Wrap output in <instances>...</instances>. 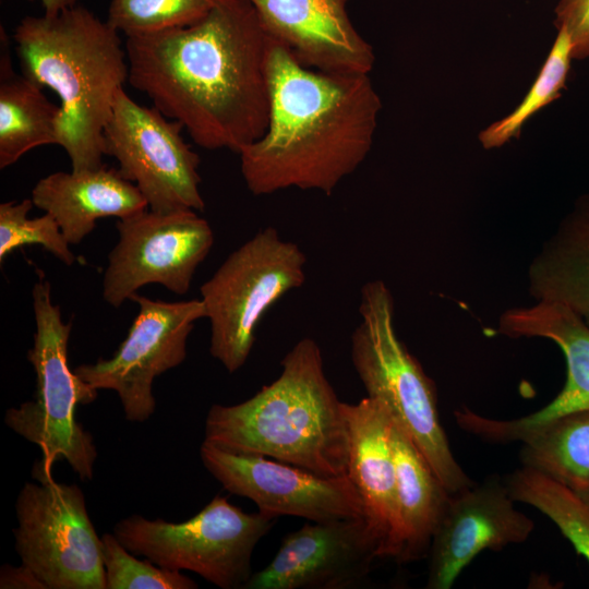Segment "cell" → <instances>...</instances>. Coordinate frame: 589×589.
<instances>
[{"label": "cell", "mask_w": 589, "mask_h": 589, "mask_svg": "<svg viewBox=\"0 0 589 589\" xmlns=\"http://www.w3.org/2000/svg\"><path fill=\"white\" fill-rule=\"evenodd\" d=\"M344 409L349 431L347 476L362 500L364 519L378 542V557L398 562L401 533L390 416L368 396L357 404L344 402Z\"/></svg>", "instance_id": "18"}, {"label": "cell", "mask_w": 589, "mask_h": 589, "mask_svg": "<svg viewBox=\"0 0 589 589\" xmlns=\"http://www.w3.org/2000/svg\"><path fill=\"white\" fill-rule=\"evenodd\" d=\"M34 206L50 214L70 244H79L105 217L118 219L148 209L140 190L118 169L58 171L32 190Z\"/></svg>", "instance_id": "19"}, {"label": "cell", "mask_w": 589, "mask_h": 589, "mask_svg": "<svg viewBox=\"0 0 589 589\" xmlns=\"http://www.w3.org/2000/svg\"><path fill=\"white\" fill-rule=\"evenodd\" d=\"M359 314L351 361L368 397L384 406L450 494L472 485L440 421L434 382L396 334L394 299L383 280L362 286Z\"/></svg>", "instance_id": "5"}, {"label": "cell", "mask_w": 589, "mask_h": 589, "mask_svg": "<svg viewBox=\"0 0 589 589\" xmlns=\"http://www.w3.org/2000/svg\"><path fill=\"white\" fill-rule=\"evenodd\" d=\"M522 466L567 486L589 504V409L568 412L524 432Z\"/></svg>", "instance_id": "23"}, {"label": "cell", "mask_w": 589, "mask_h": 589, "mask_svg": "<svg viewBox=\"0 0 589 589\" xmlns=\"http://www.w3.org/2000/svg\"><path fill=\"white\" fill-rule=\"evenodd\" d=\"M269 39L268 122L239 152L241 175L254 195L290 188L330 195L370 153L381 98L369 74L306 68Z\"/></svg>", "instance_id": "2"}, {"label": "cell", "mask_w": 589, "mask_h": 589, "mask_svg": "<svg viewBox=\"0 0 589 589\" xmlns=\"http://www.w3.org/2000/svg\"><path fill=\"white\" fill-rule=\"evenodd\" d=\"M203 465L224 489L253 501L274 517L310 521L364 518L363 503L349 477H325L276 459L230 453L203 442Z\"/></svg>", "instance_id": "13"}, {"label": "cell", "mask_w": 589, "mask_h": 589, "mask_svg": "<svg viewBox=\"0 0 589 589\" xmlns=\"http://www.w3.org/2000/svg\"><path fill=\"white\" fill-rule=\"evenodd\" d=\"M183 127L155 107L135 103L121 87L104 131L105 155L142 193L153 212H203L200 157L181 135Z\"/></svg>", "instance_id": "10"}, {"label": "cell", "mask_w": 589, "mask_h": 589, "mask_svg": "<svg viewBox=\"0 0 589 589\" xmlns=\"http://www.w3.org/2000/svg\"><path fill=\"white\" fill-rule=\"evenodd\" d=\"M60 106L49 101L43 87L14 72L8 37L1 31L0 168L16 163L28 151L58 145Z\"/></svg>", "instance_id": "22"}, {"label": "cell", "mask_w": 589, "mask_h": 589, "mask_svg": "<svg viewBox=\"0 0 589 589\" xmlns=\"http://www.w3.org/2000/svg\"><path fill=\"white\" fill-rule=\"evenodd\" d=\"M269 40L248 0H215L192 25L127 37L128 82L199 146L239 154L267 127Z\"/></svg>", "instance_id": "1"}, {"label": "cell", "mask_w": 589, "mask_h": 589, "mask_svg": "<svg viewBox=\"0 0 589 589\" xmlns=\"http://www.w3.org/2000/svg\"><path fill=\"white\" fill-rule=\"evenodd\" d=\"M25 482L15 512V550L46 589H106L101 539L76 484L52 476Z\"/></svg>", "instance_id": "9"}, {"label": "cell", "mask_w": 589, "mask_h": 589, "mask_svg": "<svg viewBox=\"0 0 589 589\" xmlns=\"http://www.w3.org/2000/svg\"><path fill=\"white\" fill-rule=\"evenodd\" d=\"M497 333L510 338L542 337L554 341L566 361L565 385L545 407L518 419L498 420L466 408L457 410L455 418L460 429L485 442L509 443L553 418L589 409V325L577 313L557 302L537 301L531 306L503 312Z\"/></svg>", "instance_id": "14"}, {"label": "cell", "mask_w": 589, "mask_h": 589, "mask_svg": "<svg viewBox=\"0 0 589 589\" xmlns=\"http://www.w3.org/2000/svg\"><path fill=\"white\" fill-rule=\"evenodd\" d=\"M32 301L36 332L27 360L36 374V392L34 399L8 409L4 423L40 448L41 459L34 464L33 478L51 476L52 465L65 460L81 480L89 481L97 450L92 435L76 421L75 410L79 404L93 402L98 390L69 365L72 321L63 322L48 280L35 283Z\"/></svg>", "instance_id": "6"}, {"label": "cell", "mask_w": 589, "mask_h": 589, "mask_svg": "<svg viewBox=\"0 0 589 589\" xmlns=\"http://www.w3.org/2000/svg\"><path fill=\"white\" fill-rule=\"evenodd\" d=\"M572 60L570 37L565 29L557 28V36L529 92L509 115L479 133L482 146L497 148L517 137L533 115L560 98L566 87Z\"/></svg>", "instance_id": "25"}, {"label": "cell", "mask_w": 589, "mask_h": 589, "mask_svg": "<svg viewBox=\"0 0 589 589\" xmlns=\"http://www.w3.org/2000/svg\"><path fill=\"white\" fill-rule=\"evenodd\" d=\"M279 376L251 398L213 405L204 441L230 453L273 458L320 476L347 474L348 421L328 382L321 348L300 339L283 358Z\"/></svg>", "instance_id": "3"}, {"label": "cell", "mask_w": 589, "mask_h": 589, "mask_svg": "<svg viewBox=\"0 0 589 589\" xmlns=\"http://www.w3.org/2000/svg\"><path fill=\"white\" fill-rule=\"evenodd\" d=\"M554 13L556 28L570 37L573 59L589 58V0H560Z\"/></svg>", "instance_id": "29"}, {"label": "cell", "mask_w": 589, "mask_h": 589, "mask_svg": "<svg viewBox=\"0 0 589 589\" xmlns=\"http://www.w3.org/2000/svg\"><path fill=\"white\" fill-rule=\"evenodd\" d=\"M215 0H111L107 22L125 37L185 27L203 19Z\"/></svg>", "instance_id": "26"}, {"label": "cell", "mask_w": 589, "mask_h": 589, "mask_svg": "<svg viewBox=\"0 0 589 589\" xmlns=\"http://www.w3.org/2000/svg\"><path fill=\"white\" fill-rule=\"evenodd\" d=\"M266 34L304 67L324 72L370 74L372 46L347 11L350 0H248Z\"/></svg>", "instance_id": "17"}, {"label": "cell", "mask_w": 589, "mask_h": 589, "mask_svg": "<svg viewBox=\"0 0 589 589\" xmlns=\"http://www.w3.org/2000/svg\"><path fill=\"white\" fill-rule=\"evenodd\" d=\"M106 589H195L197 585L180 570L137 560L113 533L101 536Z\"/></svg>", "instance_id": "28"}, {"label": "cell", "mask_w": 589, "mask_h": 589, "mask_svg": "<svg viewBox=\"0 0 589 589\" xmlns=\"http://www.w3.org/2000/svg\"><path fill=\"white\" fill-rule=\"evenodd\" d=\"M505 481L515 502L533 506L549 517L589 563V504L551 477L522 466Z\"/></svg>", "instance_id": "24"}, {"label": "cell", "mask_w": 589, "mask_h": 589, "mask_svg": "<svg viewBox=\"0 0 589 589\" xmlns=\"http://www.w3.org/2000/svg\"><path fill=\"white\" fill-rule=\"evenodd\" d=\"M277 517L245 513L215 496L187 521L121 519L113 534L132 554L172 570H190L223 589H244L252 576V553Z\"/></svg>", "instance_id": "8"}, {"label": "cell", "mask_w": 589, "mask_h": 589, "mask_svg": "<svg viewBox=\"0 0 589 589\" xmlns=\"http://www.w3.org/2000/svg\"><path fill=\"white\" fill-rule=\"evenodd\" d=\"M305 264L297 243L266 227L231 252L201 286L211 323L209 352L229 373L247 362L263 315L304 284Z\"/></svg>", "instance_id": "7"}, {"label": "cell", "mask_w": 589, "mask_h": 589, "mask_svg": "<svg viewBox=\"0 0 589 589\" xmlns=\"http://www.w3.org/2000/svg\"><path fill=\"white\" fill-rule=\"evenodd\" d=\"M130 300L139 312L113 356L74 372L97 390L116 392L127 420L144 422L156 408L154 380L184 361L188 337L206 312L201 299L166 302L136 292Z\"/></svg>", "instance_id": "12"}, {"label": "cell", "mask_w": 589, "mask_h": 589, "mask_svg": "<svg viewBox=\"0 0 589 589\" xmlns=\"http://www.w3.org/2000/svg\"><path fill=\"white\" fill-rule=\"evenodd\" d=\"M13 38L22 73L59 97L58 145L72 171L104 166L105 127L129 76L119 32L76 4L53 16H25Z\"/></svg>", "instance_id": "4"}, {"label": "cell", "mask_w": 589, "mask_h": 589, "mask_svg": "<svg viewBox=\"0 0 589 589\" xmlns=\"http://www.w3.org/2000/svg\"><path fill=\"white\" fill-rule=\"evenodd\" d=\"M0 588L46 589L36 575L23 564L19 567L10 565L1 567Z\"/></svg>", "instance_id": "30"}, {"label": "cell", "mask_w": 589, "mask_h": 589, "mask_svg": "<svg viewBox=\"0 0 589 589\" xmlns=\"http://www.w3.org/2000/svg\"><path fill=\"white\" fill-rule=\"evenodd\" d=\"M529 292L564 304L589 325V194L580 197L533 259Z\"/></svg>", "instance_id": "20"}, {"label": "cell", "mask_w": 589, "mask_h": 589, "mask_svg": "<svg viewBox=\"0 0 589 589\" xmlns=\"http://www.w3.org/2000/svg\"><path fill=\"white\" fill-rule=\"evenodd\" d=\"M378 557L364 518L312 521L288 533L274 558L244 589H346L360 584Z\"/></svg>", "instance_id": "15"}, {"label": "cell", "mask_w": 589, "mask_h": 589, "mask_svg": "<svg viewBox=\"0 0 589 589\" xmlns=\"http://www.w3.org/2000/svg\"><path fill=\"white\" fill-rule=\"evenodd\" d=\"M116 228L118 242L103 278V298L115 308L149 284L187 293L214 244L212 227L193 209H146L118 219Z\"/></svg>", "instance_id": "11"}, {"label": "cell", "mask_w": 589, "mask_h": 589, "mask_svg": "<svg viewBox=\"0 0 589 589\" xmlns=\"http://www.w3.org/2000/svg\"><path fill=\"white\" fill-rule=\"evenodd\" d=\"M390 445L401 533L398 562L408 563L428 555L450 493L410 437L393 420Z\"/></svg>", "instance_id": "21"}, {"label": "cell", "mask_w": 589, "mask_h": 589, "mask_svg": "<svg viewBox=\"0 0 589 589\" xmlns=\"http://www.w3.org/2000/svg\"><path fill=\"white\" fill-rule=\"evenodd\" d=\"M533 529L497 477L452 493L428 552L426 588H450L479 553L524 543Z\"/></svg>", "instance_id": "16"}, {"label": "cell", "mask_w": 589, "mask_h": 589, "mask_svg": "<svg viewBox=\"0 0 589 589\" xmlns=\"http://www.w3.org/2000/svg\"><path fill=\"white\" fill-rule=\"evenodd\" d=\"M33 1V0H29ZM46 15L53 16L76 5L77 0H39Z\"/></svg>", "instance_id": "31"}, {"label": "cell", "mask_w": 589, "mask_h": 589, "mask_svg": "<svg viewBox=\"0 0 589 589\" xmlns=\"http://www.w3.org/2000/svg\"><path fill=\"white\" fill-rule=\"evenodd\" d=\"M33 206L32 199L0 204V262L2 263L10 253L21 247L38 244L63 264L68 266L74 264L76 256L56 219L48 213L28 218Z\"/></svg>", "instance_id": "27"}]
</instances>
